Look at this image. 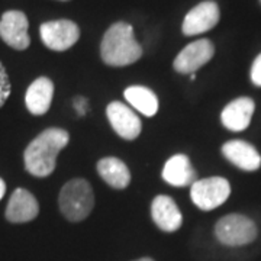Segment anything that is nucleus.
<instances>
[{
  "label": "nucleus",
  "instance_id": "nucleus-1",
  "mask_svg": "<svg viewBox=\"0 0 261 261\" xmlns=\"http://www.w3.org/2000/svg\"><path fill=\"white\" fill-rule=\"evenodd\" d=\"M70 141L68 132L63 128H47L29 142L23 152L25 170L34 177L44 178L54 173L58 154Z\"/></svg>",
  "mask_w": 261,
  "mask_h": 261
},
{
  "label": "nucleus",
  "instance_id": "nucleus-2",
  "mask_svg": "<svg viewBox=\"0 0 261 261\" xmlns=\"http://www.w3.org/2000/svg\"><path fill=\"white\" fill-rule=\"evenodd\" d=\"M103 63L111 67H126L142 57V47L134 35V28L126 22H116L108 29L100 42Z\"/></svg>",
  "mask_w": 261,
  "mask_h": 261
},
{
  "label": "nucleus",
  "instance_id": "nucleus-3",
  "mask_svg": "<svg viewBox=\"0 0 261 261\" xmlns=\"http://www.w3.org/2000/svg\"><path fill=\"white\" fill-rule=\"evenodd\" d=\"M58 206L65 219L70 222H82L94 207V193L90 183L84 178L67 181L60 190Z\"/></svg>",
  "mask_w": 261,
  "mask_h": 261
},
{
  "label": "nucleus",
  "instance_id": "nucleus-4",
  "mask_svg": "<svg viewBox=\"0 0 261 261\" xmlns=\"http://www.w3.org/2000/svg\"><path fill=\"white\" fill-rule=\"evenodd\" d=\"M258 235L257 225L248 216L229 214L221 218L215 225L216 240L228 247H243L255 241Z\"/></svg>",
  "mask_w": 261,
  "mask_h": 261
},
{
  "label": "nucleus",
  "instance_id": "nucleus-5",
  "mask_svg": "<svg viewBox=\"0 0 261 261\" xmlns=\"http://www.w3.org/2000/svg\"><path fill=\"white\" fill-rule=\"evenodd\" d=\"M231 195L229 181L224 177H207L196 180L190 187V197L200 211H214L224 205Z\"/></svg>",
  "mask_w": 261,
  "mask_h": 261
},
{
  "label": "nucleus",
  "instance_id": "nucleus-6",
  "mask_svg": "<svg viewBox=\"0 0 261 261\" xmlns=\"http://www.w3.org/2000/svg\"><path fill=\"white\" fill-rule=\"evenodd\" d=\"M39 35L48 49L67 51L79 41L80 29L73 20L58 19V20L44 22L39 27Z\"/></svg>",
  "mask_w": 261,
  "mask_h": 261
},
{
  "label": "nucleus",
  "instance_id": "nucleus-7",
  "mask_svg": "<svg viewBox=\"0 0 261 261\" xmlns=\"http://www.w3.org/2000/svg\"><path fill=\"white\" fill-rule=\"evenodd\" d=\"M29 20L20 10H8L0 19V38L16 51H23L31 45L28 34Z\"/></svg>",
  "mask_w": 261,
  "mask_h": 261
},
{
  "label": "nucleus",
  "instance_id": "nucleus-8",
  "mask_svg": "<svg viewBox=\"0 0 261 261\" xmlns=\"http://www.w3.org/2000/svg\"><path fill=\"white\" fill-rule=\"evenodd\" d=\"M215 56L214 44L209 39H197L183 48L174 58L173 67L180 74H193L200 67L207 64Z\"/></svg>",
  "mask_w": 261,
  "mask_h": 261
},
{
  "label": "nucleus",
  "instance_id": "nucleus-9",
  "mask_svg": "<svg viewBox=\"0 0 261 261\" xmlns=\"http://www.w3.org/2000/svg\"><path fill=\"white\" fill-rule=\"evenodd\" d=\"M219 18H221L219 8L215 2L212 0L202 2L192 10H189L181 25V32L186 37L205 34L218 25Z\"/></svg>",
  "mask_w": 261,
  "mask_h": 261
},
{
  "label": "nucleus",
  "instance_id": "nucleus-10",
  "mask_svg": "<svg viewBox=\"0 0 261 261\" xmlns=\"http://www.w3.org/2000/svg\"><path fill=\"white\" fill-rule=\"evenodd\" d=\"M106 116L113 130L122 140L134 141L140 137L142 123L138 115L122 102H112L106 108Z\"/></svg>",
  "mask_w": 261,
  "mask_h": 261
},
{
  "label": "nucleus",
  "instance_id": "nucleus-11",
  "mask_svg": "<svg viewBox=\"0 0 261 261\" xmlns=\"http://www.w3.org/2000/svg\"><path fill=\"white\" fill-rule=\"evenodd\" d=\"M39 214V203L37 197L27 189L18 187L10 196L5 218L10 224H27L34 221Z\"/></svg>",
  "mask_w": 261,
  "mask_h": 261
},
{
  "label": "nucleus",
  "instance_id": "nucleus-12",
  "mask_svg": "<svg viewBox=\"0 0 261 261\" xmlns=\"http://www.w3.org/2000/svg\"><path fill=\"white\" fill-rule=\"evenodd\" d=\"M151 216L154 224L164 232H176L183 225V215L173 197L155 196L151 203Z\"/></svg>",
  "mask_w": 261,
  "mask_h": 261
},
{
  "label": "nucleus",
  "instance_id": "nucleus-13",
  "mask_svg": "<svg viewBox=\"0 0 261 261\" xmlns=\"http://www.w3.org/2000/svg\"><path fill=\"white\" fill-rule=\"evenodd\" d=\"M255 111L254 100L250 97H238L231 103H228L221 113V121L226 129L232 132L245 130L250 123Z\"/></svg>",
  "mask_w": 261,
  "mask_h": 261
},
{
  "label": "nucleus",
  "instance_id": "nucleus-14",
  "mask_svg": "<svg viewBox=\"0 0 261 261\" xmlns=\"http://www.w3.org/2000/svg\"><path fill=\"white\" fill-rule=\"evenodd\" d=\"M222 154L235 167L245 171H255L261 166V155L258 151L247 141L232 140L222 145Z\"/></svg>",
  "mask_w": 261,
  "mask_h": 261
},
{
  "label": "nucleus",
  "instance_id": "nucleus-15",
  "mask_svg": "<svg viewBox=\"0 0 261 261\" xmlns=\"http://www.w3.org/2000/svg\"><path fill=\"white\" fill-rule=\"evenodd\" d=\"M54 99V83L48 77H38L27 90V109L34 116H42L49 111Z\"/></svg>",
  "mask_w": 261,
  "mask_h": 261
},
{
  "label": "nucleus",
  "instance_id": "nucleus-16",
  "mask_svg": "<svg viewBox=\"0 0 261 261\" xmlns=\"http://www.w3.org/2000/svg\"><path fill=\"white\" fill-rule=\"evenodd\" d=\"M163 178L170 186L187 187L192 186L197 180V174L186 154H176L164 164Z\"/></svg>",
  "mask_w": 261,
  "mask_h": 261
},
{
  "label": "nucleus",
  "instance_id": "nucleus-17",
  "mask_svg": "<svg viewBox=\"0 0 261 261\" xmlns=\"http://www.w3.org/2000/svg\"><path fill=\"white\" fill-rule=\"evenodd\" d=\"M99 176L113 189L123 190L129 186L130 171L128 166L116 157H105L97 163Z\"/></svg>",
  "mask_w": 261,
  "mask_h": 261
},
{
  "label": "nucleus",
  "instance_id": "nucleus-18",
  "mask_svg": "<svg viewBox=\"0 0 261 261\" xmlns=\"http://www.w3.org/2000/svg\"><path fill=\"white\" fill-rule=\"evenodd\" d=\"M123 96L134 109L148 118H152L159 112V97L145 86H129L125 89Z\"/></svg>",
  "mask_w": 261,
  "mask_h": 261
},
{
  "label": "nucleus",
  "instance_id": "nucleus-19",
  "mask_svg": "<svg viewBox=\"0 0 261 261\" xmlns=\"http://www.w3.org/2000/svg\"><path fill=\"white\" fill-rule=\"evenodd\" d=\"M10 92H12V84H10V79L6 67L0 61V108L5 106V103L9 99Z\"/></svg>",
  "mask_w": 261,
  "mask_h": 261
},
{
  "label": "nucleus",
  "instance_id": "nucleus-20",
  "mask_svg": "<svg viewBox=\"0 0 261 261\" xmlns=\"http://www.w3.org/2000/svg\"><path fill=\"white\" fill-rule=\"evenodd\" d=\"M251 82L261 87V54L254 60L251 65Z\"/></svg>",
  "mask_w": 261,
  "mask_h": 261
},
{
  "label": "nucleus",
  "instance_id": "nucleus-21",
  "mask_svg": "<svg viewBox=\"0 0 261 261\" xmlns=\"http://www.w3.org/2000/svg\"><path fill=\"white\" fill-rule=\"evenodd\" d=\"M74 109L80 116H83L87 112V99L84 97H77L74 100Z\"/></svg>",
  "mask_w": 261,
  "mask_h": 261
},
{
  "label": "nucleus",
  "instance_id": "nucleus-22",
  "mask_svg": "<svg viewBox=\"0 0 261 261\" xmlns=\"http://www.w3.org/2000/svg\"><path fill=\"white\" fill-rule=\"evenodd\" d=\"M6 193V183H5V180L0 177V200L3 199V196Z\"/></svg>",
  "mask_w": 261,
  "mask_h": 261
},
{
  "label": "nucleus",
  "instance_id": "nucleus-23",
  "mask_svg": "<svg viewBox=\"0 0 261 261\" xmlns=\"http://www.w3.org/2000/svg\"><path fill=\"white\" fill-rule=\"evenodd\" d=\"M134 261H154L151 257H142V258H138V260H134Z\"/></svg>",
  "mask_w": 261,
  "mask_h": 261
},
{
  "label": "nucleus",
  "instance_id": "nucleus-24",
  "mask_svg": "<svg viewBox=\"0 0 261 261\" xmlns=\"http://www.w3.org/2000/svg\"><path fill=\"white\" fill-rule=\"evenodd\" d=\"M190 80H196V73H193V74H190Z\"/></svg>",
  "mask_w": 261,
  "mask_h": 261
},
{
  "label": "nucleus",
  "instance_id": "nucleus-25",
  "mask_svg": "<svg viewBox=\"0 0 261 261\" xmlns=\"http://www.w3.org/2000/svg\"><path fill=\"white\" fill-rule=\"evenodd\" d=\"M63 2H67V0H63Z\"/></svg>",
  "mask_w": 261,
  "mask_h": 261
},
{
  "label": "nucleus",
  "instance_id": "nucleus-26",
  "mask_svg": "<svg viewBox=\"0 0 261 261\" xmlns=\"http://www.w3.org/2000/svg\"><path fill=\"white\" fill-rule=\"evenodd\" d=\"M260 2H261V0H260Z\"/></svg>",
  "mask_w": 261,
  "mask_h": 261
}]
</instances>
